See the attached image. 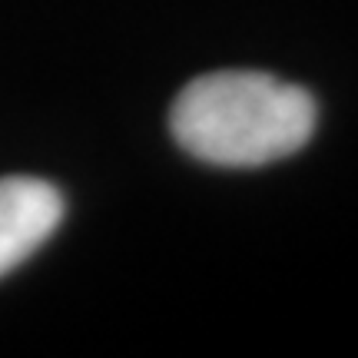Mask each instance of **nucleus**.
<instances>
[{"label":"nucleus","mask_w":358,"mask_h":358,"mask_svg":"<svg viewBox=\"0 0 358 358\" xmlns=\"http://www.w3.org/2000/svg\"><path fill=\"white\" fill-rule=\"evenodd\" d=\"M319 123L308 90L259 70H216L189 80L169 110L173 140L199 163L268 166L299 153Z\"/></svg>","instance_id":"nucleus-1"},{"label":"nucleus","mask_w":358,"mask_h":358,"mask_svg":"<svg viewBox=\"0 0 358 358\" xmlns=\"http://www.w3.org/2000/svg\"><path fill=\"white\" fill-rule=\"evenodd\" d=\"M64 222V196L47 179H0V279L27 262Z\"/></svg>","instance_id":"nucleus-2"}]
</instances>
